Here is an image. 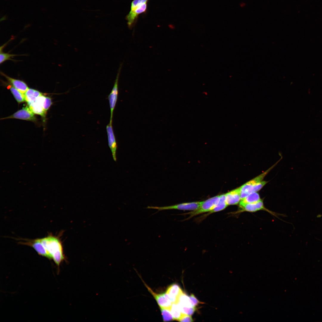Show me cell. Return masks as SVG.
<instances>
[{"instance_id": "7", "label": "cell", "mask_w": 322, "mask_h": 322, "mask_svg": "<svg viewBox=\"0 0 322 322\" xmlns=\"http://www.w3.org/2000/svg\"><path fill=\"white\" fill-rule=\"evenodd\" d=\"M143 282L148 291L155 298L160 307L169 309L173 303L166 293H157L154 292L144 281Z\"/></svg>"}, {"instance_id": "14", "label": "cell", "mask_w": 322, "mask_h": 322, "mask_svg": "<svg viewBox=\"0 0 322 322\" xmlns=\"http://www.w3.org/2000/svg\"><path fill=\"white\" fill-rule=\"evenodd\" d=\"M1 74L4 76L12 86L23 94L29 89L27 85L24 81L9 77L2 72Z\"/></svg>"}, {"instance_id": "20", "label": "cell", "mask_w": 322, "mask_h": 322, "mask_svg": "<svg viewBox=\"0 0 322 322\" xmlns=\"http://www.w3.org/2000/svg\"><path fill=\"white\" fill-rule=\"evenodd\" d=\"M169 310L172 315L174 320L179 321L183 313L178 305L176 303H173Z\"/></svg>"}, {"instance_id": "23", "label": "cell", "mask_w": 322, "mask_h": 322, "mask_svg": "<svg viewBox=\"0 0 322 322\" xmlns=\"http://www.w3.org/2000/svg\"><path fill=\"white\" fill-rule=\"evenodd\" d=\"M148 0H133L131 2V10H133L138 6L147 3Z\"/></svg>"}, {"instance_id": "28", "label": "cell", "mask_w": 322, "mask_h": 322, "mask_svg": "<svg viewBox=\"0 0 322 322\" xmlns=\"http://www.w3.org/2000/svg\"><path fill=\"white\" fill-rule=\"evenodd\" d=\"M246 4L244 2H241L239 4V6L241 7H245Z\"/></svg>"}, {"instance_id": "4", "label": "cell", "mask_w": 322, "mask_h": 322, "mask_svg": "<svg viewBox=\"0 0 322 322\" xmlns=\"http://www.w3.org/2000/svg\"><path fill=\"white\" fill-rule=\"evenodd\" d=\"M201 202L183 203L175 205L163 207L148 206L146 208L153 209L158 210V212L161 210L177 209L182 210H194L200 206Z\"/></svg>"}, {"instance_id": "19", "label": "cell", "mask_w": 322, "mask_h": 322, "mask_svg": "<svg viewBox=\"0 0 322 322\" xmlns=\"http://www.w3.org/2000/svg\"><path fill=\"white\" fill-rule=\"evenodd\" d=\"M8 88L9 89L14 98L18 103H22L25 101L24 94L20 92L11 85H9Z\"/></svg>"}, {"instance_id": "2", "label": "cell", "mask_w": 322, "mask_h": 322, "mask_svg": "<svg viewBox=\"0 0 322 322\" xmlns=\"http://www.w3.org/2000/svg\"><path fill=\"white\" fill-rule=\"evenodd\" d=\"M270 168L266 171L255 178L248 181L239 187L241 199L250 193L254 192V188L258 182L262 181L265 176L268 173L275 165Z\"/></svg>"}, {"instance_id": "1", "label": "cell", "mask_w": 322, "mask_h": 322, "mask_svg": "<svg viewBox=\"0 0 322 322\" xmlns=\"http://www.w3.org/2000/svg\"><path fill=\"white\" fill-rule=\"evenodd\" d=\"M59 237L49 234L47 236L41 239L43 245L58 266L65 258L62 243Z\"/></svg>"}, {"instance_id": "27", "label": "cell", "mask_w": 322, "mask_h": 322, "mask_svg": "<svg viewBox=\"0 0 322 322\" xmlns=\"http://www.w3.org/2000/svg\"><path fill=\"white\" fill-rule=\"evenodd\" d=\"M52 104L51 98L48 97H46L44 105V109L46 112Z\"/></svg>"}, {"instance_id": "21", "label": "cell", "mask_w": 322, "mask_h": 322, "mask_svg": "<svg viewBox=\"0 0 322 322\" xmlns=\"http://www.w3.org/2000/svg\"><path fill=\"white\" fill-rule=\"evenodd\" d=\"M160 309L164 321H170L174 320L169 309L160 308Z\"/></svg>"}, {"instance_id": "25", "label": "cell", "mask_w": 322, "mask_h": 322, "mask_svg": "<svg viewBox=\"0 0 322 322\" xmlns=\"http://www.w3.org/2000/svg\"><path fill=\"white\" fill-rule=\"evenodd\" d=\"M266 181H261L256 184L254 188V192H257L261 190L267 183Z\"/></svg>"}, {"instance_id": "18", "label": "cell", "mask_w": 322, "mask_h": 322, "mask_svg": "<svg viewBox=\"0 0 322 322\" xmlns=\"http://www.w3.org/2000/svg\"><path fill=\"white\" fill-rule=\"evenodd\" d=\"M261 200L259 194L257 192L252 193L241 199L239 206L256 202Z\"/></svg>"}, {"instance_id": "13", "label": "cell", "mask_w": 322, "mask_h": 322, "mask_svg": "<svg viewBox=\"0 0 322 322\" xmlns=\"http://www.w3.org/2000/svg\"><path fill=\"white\" fill-rule=\"evenodd\" d=\"M182 292L179 285L173 284L167 287L165 293L172 303H176L179 296Z\"/></svg>"}, {"instance_id": "9", "label": "cell", "mask_w": 322, "mask_h": 322, "mask_svg": "<svg viewBox=\"0 0 322 322\" xmlns=\"http://www.w3.org/2000/svg\"><path fill=\"white\" fill-rule=\"evenodd\" d=\"M34 113L28 106L18 110L12 115L3 119L15 118L27 120L35 121L36 118Z\"/></svg>"}, {"instance_id": "8", "label": "cell", "mask_w": 322, "mask_h": 322, "mask_svg": "<svg viewBox=\"0 0 322 322\" xmlns=\"http://www.w3.org/2000/svg\"><path fill=\"white\" fill-rule=\"evenodd\" d=\"M239 210L237 213H241L244 211L254 212L260 210H264L275 216V213L267 209L264 207L263 202L261 199L256 202L247 204L239 206Z\"/></svg>"}, {"instance_id": "22", "label": "cell", "mask_w": 322, "mask_h": 322, "mask_svg": "<svg viewBox=\"0 0 322 322\" xmlns=\"http://www.w3.org/2000/svg\"><path fill=\"white\" fill-rule=\"evenodd\" d=\"M17 55L11 54L3 52L1 50H0V63L1 64L4 61L8 60H13L11 58L13 57L17 56Z\"/></svg>"}, {"instance_id": "24", "label": "cell", "mask_w": 322, "mask_h": 322, "mask_svg": "<svg viewBox=\"0 0 322 322\" xmlns=\"http://www.w3.org/2000/svg\"><path fill=\"white\" fill-rule=\"evenodd\" d=\"M191 304L192 306L196 307L198 304L201 303L195 297L193 294H191L189 296Z\"/></svg>"}, {"instance_id": "15", "label": "cell", "mask_w": 322, "mask_h": 322, "mask_svg": "<svg viewBox=\"0 0 322 322\" xmlns=\"http://www.w3.org/2000/svg\"><path fill=\"white\" fill-rule=\"evenodd\" d=\"M225 196L227 205L238 204L241 200L239 188L228 192L225 194Z\"/></svg>"}, {"instance_id": "6", "label": "cell", "mask_w": 322, "mask_h": 322, "mask_svg": "<svg viewBox=\"0 0 322 322\" xmlns=\"http://www.w3.org/2000/svg\"><path fill=\"white\" fill-rule=\"evenodd\" d=\"M122 64L120 65L113 88L108 95V98L110 109V121L112 122L114 110L117 102L118 94V82L122 66Z\"/></svg>"}, {"instance_id": "16", "label": "cell", "mask_w": 322, "mask_h": 322, "mask_svg": "<svg viewBox=\"0 0 322 322\" xmlns=\"http://www.w3.org/2000/svg\"><path fill=\"white\" fill-rule=\"evenodd\" d=\"M25 101L28 106L33 102L42 94L39 91L31 88H29L24 94Z\"/></svg>"}, {"instance_id": "5", "label": "cell", "mask_w": 322, "mask_h": 322, "mask_svg": "<svg viewBox=\"0 0 322 322\" xmlns=\"http://www.w3.org/2000/svg\"><path fill=\"white\" fill-rule=\"evenodd\" d=\"M23 240L24 242H20L18 243L31 246L33 248L39 255L49 259H52L51 256L42 244L41 239H23Z\"/></svg>"}, {"instance_id": "11", "label": "cell", "mask_w": 322, "mask_h": 322, "mask_svg": "<svg viewBox=\"0 0 322 322\" xmlns=\"http://www.w3.org/2000/svg\"><path fill=\"white\" fill-rule=\"evenodd\" d=\"M106 130L108 136L109 146L111 151L114 160L116 161L117 160L116 153L117 145L113 130L112 123L110 122L106 126Z\"/></svg>"}, {"instance_id": "12", "label": "cell", "mask_w": 322, "mask_h": 322, "mask_svg": "<svg viewBox=\"0 0 322 322\" xmlns=\"http://www.w3.org/2000/svg\"><path fill=\"white\" fill-rule=\"evenodd\" d=\"M46 97L43 95L39 96L29 106L34 113L39 115L43 117H45L46 112L44 109Z\"/></svg>"}, {"instance_id": "10", "label": "cell", "mask_w": 322, "mask_h": 322, "mask_svg": "<svg viewBox=\"0 0 322 322\" xmlns=\"http://www.w3.org/2000/svg\"><path fill=\"white\" fill-rule=\"evenodd\" d=\"M147 8V3L142 4L133 10H131L126 16L128 27L132 28L135 24L138 15L145 12Z\"/></svg>"}, {"instance_id": "17", "label": "cell", "mask_w": 322, "mask_h": 322, "mask_svg": "<svg viewBox=\"0 0 322 322\" xmlns=\"http://www.w3.org/2000/svg\"><path fill=\"white\" fill-rule=\"evenodd\" d=\"M225 201V194L219 195V201L214 208L206 215L219 212L225 209L227 206Z\"/></svg>"}, {"instance_id": "29", "label": "cell", "mask_w": 322, "mask_h": 322, "mask_svg": "<svg viewBox=\"0 0 322 322\" xmlns=\"http://www.w3.org/2000/svg\"><path fill=\"white\" fill-rule=\"evenodd\" d=\"M7 19V16H4L2 17L0 19V21L5 20Z\"/></svg>"}, {"instance_id": "3", "label": "cell", "mask_w": 322, "mask_h": 322, "mask_svg": "<svg viewBox=\"0 0 322 322\" xmlns=\"http://www.w3.org/2000/svg\"><path fill=\"white\" fill-rule=\"evenodd\" d=\"M219 196H216L210 198L205 201L201 202L199 207L196 210L185 213L189 215L187 219L198 215L210 211L217 203Z\"/></svg>"}, {"instance_id": "26", "label": "cell", "mask_w": 322, "mask_h": 322, "mask_svg": "<svg viewBox=\"0 0 322 322\" xmlns=\"http://www.w3.org/2000/svg\"><path fill=\"white\" fill-rule=\"evenodd\" d=\"M180 322H193V321L191 315L183 314L178 321Z\"/></svg>"}]
</instances>
